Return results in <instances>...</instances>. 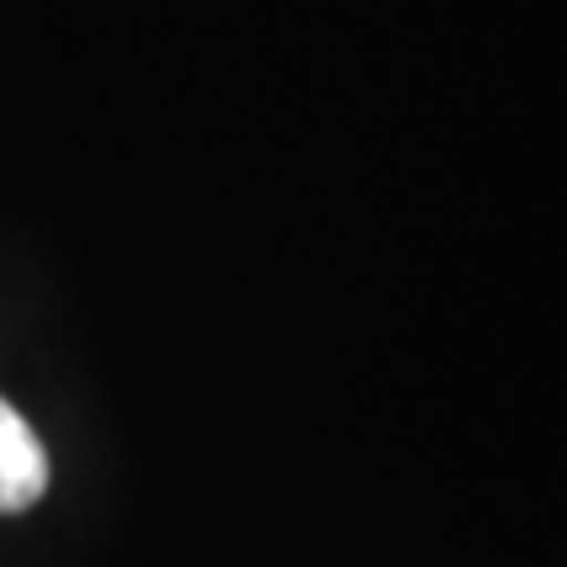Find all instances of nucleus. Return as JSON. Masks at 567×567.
Segmentation results:
<instances>
[{
	"label": "nucleus",
	"instance_id": "nucleus-1",
	"mask_svg": "<svg viewBox=\"0 0 567 567\" xmlns=\"http://www.w3.org/2000/svg\"><path fill=\"white\" fill-rule=\"evenodd\" d=\"M42 494H48V452L27 415L0 394V515L32 509Z\"/></svg>",
	"mask_w": 567,
	"mask_h": 567
}]
</instances>
